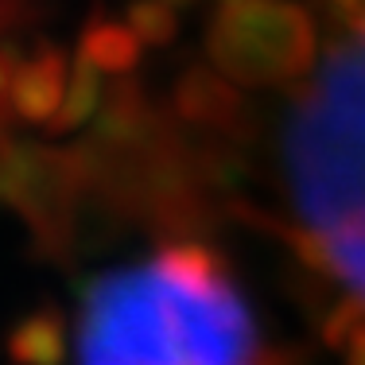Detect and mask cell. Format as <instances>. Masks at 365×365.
Segmentation results:
<instances>
[{"mask_svg": "<svg viewBox=\"0 0 365 365\" xmlns=\"http://www.w3.org/2000/svg\"><path fill=\"white\" fill-rule=\"evenodd\" d=\"M78 365H260V334L230 272L168 245L93 280L74 330Z\"/></svg>", "mask_w": 365, "mask_h": 365, "instance_id": "6da1fadb", "label": "cell"}, {"mask_svg": "<svg viewBox=\"0 0 365 365\" xmlns=\"http://www.w3.org/2000/svg\"><path fill=\"white\" fill-rule=\"evenodd\" d=\"M299 237L365 354V8L327 51L288 128Z\"/></svg>", "mask_w": 365, "mask_h": 365, "instance_id": "7a4b0ae2", "label": "cell"}]
</instances>
